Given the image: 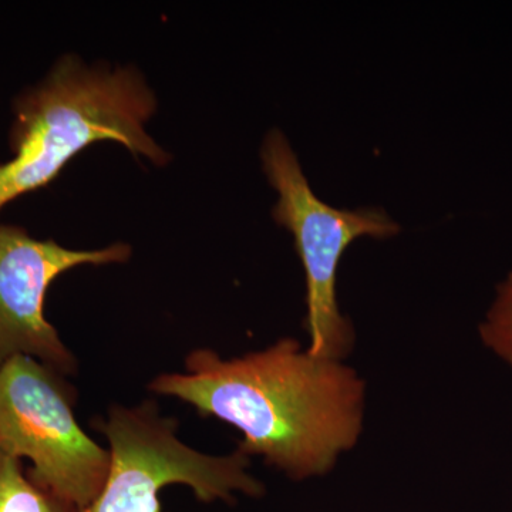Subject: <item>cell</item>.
<instances>
[{"label": "cell", "mask_w": 512, "mask_h": 512, "mask_svg": "<svg viewBox=\"0 0 512 512\" xmlns=\"http://www.w3.org/2000/svg\"><path fill=\"white\" fill-rule=\"evenodd\" d=\"M185 367L148 389L235 427L239 451L264 457L293 480L325 476L362 434L366 383L343 360L312 355L298 340L229 360L198 349Z\"/></svg>", "instance_id": "1"}, {"label": "cell", "mask_w": 512, "mask_h": 512, "mask_svg": "<svg viewBox=\"0 0 512 512\" xmlns=\"http://www.w3.org/2000/svg\"><path fill=\"white\" fill-rule=\"evenodd\" d=\"M13 110L15 157L0 164V210L52 183L74 156L99 141H116L160 167L171 158L147 133L156 94L131 66L113 70L63 56L42 83L20 94Z\"/></svg>", "instance_id": "2"}, {"label": "cell", "mask_w": 512, "mask_h": 512, "mask_svg": "<svg viewBox=\"0 0 512 512\" xmlns=\"http://www.w3.org/2000/svg\"><path fill=\"white\" fill-rule=\"evenodd\" d=\"M262 168L278 202L272 210L276 224L292 232L306 281V320L309 352L343 360L355 343V329L342 315L336 281L342 256L357 238L396 237L400 225L377 208L339 210L316 197L288 138L281 130L266 134Z\"/></svg>", "instance_id": "3"}, {"label": "cell", "mask_w": 512, "mask_h": 512, "mask_svg": "<svg viewBox=\"0 0 512 512\" xmlns=\"http://www.w3.org/2000/svg\"><path fill=\"white\" fill-rule=\"evenodd\" d=\"M93 424L109 440V474L96 500L80 512H163L160 491L171 484L187 485L202 503L265 493L248 473L247 454L215 457L185 446L175 436L177 420L161 416L151 400L111 407L106 420Z\"/></svg>", "instance_id": "4"}, {"label": "cell", "mask_w": 512, "mask_h": 512, "mask_svg": "<svg viewBox=\"0 0 512 512\" xmlns=\"http://www.w3.org/2000/svg\"><path fill=\"white\" fill-rule=\"evenodd\" d=\"M76 392L62 373L18 355L0 365V451L28 458L29 477L77 511L96 500L109 474V451L74 416Z\"/></svg>", "instance_id": "5"}, {"label": "cell", "mask_w": 512, "mask_h": 512, "mask_svg": "<svg viewBox=\"0 0 512 512\" xmlns=\"http://www.w3.org/2000/svg\"><path fill=\"white\" fill-rule=\"evenodd\" d=\"M127 244L74 251L53 239L40 241L26 229L0 225V365L25 355L62 375H73L77 362L46 319V293L57 276L80 265H106L130 258Z\"/></svg>", "instance_id": "6"}, {"label": "cell", "mask_w": 512, "mask_h": 512, "mask_svg": "<svg viewBox=\"0 0 512 512\" xmlns=\"http://www.w3.org/2000/svg\"><path fill=\"white\" fill-rule=\"evenodd\" d=\"M0 512H79L39 487L22 460L0 451Z\"/></svg>", "instance_id": "7"}, {"label": "cell", "mask_w": 512, "mask_h": 512, "mask_svg": "<svg viewBox=\"0 0 512 512\" xmlns=\"http://www.w3.org/2000/svg\"><path fill=\"white\" fill-rule=\"evenodd\" d=\"M478 335L485 348L512 367V269L498 284Z\"/></svg>", "instance_id": "8"}]
</instances>
